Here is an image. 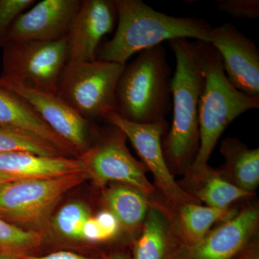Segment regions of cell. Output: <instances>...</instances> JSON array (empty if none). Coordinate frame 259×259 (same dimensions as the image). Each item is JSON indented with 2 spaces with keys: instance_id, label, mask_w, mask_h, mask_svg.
I'll list each match as a JSON object with an SVG mask.
<instances>
[{
  "instance_id": "1",
  "label": "cell",
  "mask_w": 259,
  "mask_h": 259,
  "mask_svg": "<svg viewBox=\"0 0 259 259\" xmlns=\"http://www.w3.org/2000/svg\"><path fill=\"white\" fill-rule=\"evenodd\" d=\"M168 42L176 59V70L171 81L173 121L162 139V149L171 173L185 174L199 149V103L205 83L207 42L180 37Z\"/></svg>"
},
{
  "instance_id": "2",
  "label": "cell",
  "mask_w": 259,
  "mask_h": 259,
  "mask_svg": "<svg viewBox=\"0 0 259 259\" xmlns=\"http://www.w3.org/2000/svg\"><path fill=\"white\" fill-rule=\"evenodd\" d=\"M117 29L113 37L100 44L97 59L121 65L136 53L175 38L210 42L212 27L204 19L175 17L160 13L142 0H114Z\"/></svg>"
},
{
  "instance_id": "3",
  "label": "cell",
  "mask_w": 259,
  "mask_h": 259,
  "mask_svg": "<svg viewBox=\"0 0 259 259\" xmlns=\"http://www.w3.org/2000/svg\"><path fill=\"white\" fill-rule=\"evenodd\" d=\"M171 68L162 45L139 52L125 65L115 90L116 113L138 124L165 120L172 107Z\"/></svg>"
},
{
  "instance_id": "4",
  "label": "cell",
  "mask_w": 259,
  "mask_h": 259,
  "mask_svg": "<svg viewBox=\"0 0 259 259\" xmlns=\"http://www.w3.org/2000/svg\"><path fill=\"white\" fill-rule=\"evenodd\" d=\"M205 83L199 103V149L185 172L190 178L205 171L218 140L238 116L259 107V97H249L237 90L227 78L222 59L209 42L204 50Z\"/></svg>"
},
{
  "instance_id": "5",
  "label": "cell",
  "mask_w": 259,
  "mask_h": 259,
  "mask_svg": "<svg viewBox=\"0 0 259 259\" xmlns=\"http://www.w3.org/2000/svg\"><path fill=\"white\" fill-rule=\"evenodd\" d=\"M90 180L86 171L50 179H23L0 185V218L28 231H44L68 192Z\"/></svg>"
},
{
  "instance_id": "6",
  "label": "cell",
  "mask_w": 259,
  "mask_h": 259,
  "mask_svg": "<svg viewBox=\"0 0 259 259\" xmlns=\"http://www.w3.org/2000/svg\"><path fill=\"white\" fill-rule=\"evenodd\" d=\"M125 65L102 60L67 62L56 95L83 118L105 119L115 112V90Z\"/></svg>"
},
{
  "instance_id": "7",
  "label": "cell",
  "mask_w": 259,
  "mask_h": 259,
  "mask_svg": "<svg viewBox=\"0 0 259 259\" xmlns=\"http://www.w3.org/2000/svg\"><path fill=\"white\" fill-rule=\"evenodd\" d=\"M68 36L54 41H10L3 46L0 81L56 93L68 62Z\"/></svg>"
},
{
  "instance_id": "8",
  "label": "cell",
  "mask_w": 259,
  "mask_h": 259,
  "mask_svg": "<svg viewBox=\"0 0 259 259\" xmlns=\"http://www.w3.org/2000/svg\"><path fill=\"white\" fill-rule=\"evenodd\" d=\"M111 125L109 133L79 156L89 179L100 188L110 183L123 184L155 199L157 190L146 177L147 168L130 152L125 134Z\"/></svg>"
},
{
  "instance_id": "9",
  "label": "cell",
  "mask_w": 259,
  "mask_h": 259,
  "mask_svg": "<svg viewBox=\"0 0 259 259\" xmlns=\"http://www.w3.org/2000/svg\"><path fill=\"white\" fill-rule=\"evenodd\" d=\"M105 119L120 129L131 141L141 162L152 173L156 190L163 195V202L168 208L175 209L185 204H200L177 183L167 165L162 149V139L169 129L166 120L154 124H138L125 120L116 112H110Z\"/></svg>"
},
{
  "instance_id": "10",
  "label": "cell",
  "mask_w": 259,
  "mask_h": 259,
  "mask_svg": "<svg viewBox=\"0 0 259 259\" xmlns=\"http://www.w3.org/2000/svg\"><path fill=\"white\" fill-rule=\"evenodd\" d=\"M258 224V204L248 206L214 227L198 243L179 245L169 259H233L256 237Z\"/></svg>"
},
{
  "instance_id": "11",
  "label": "cell",
  "mask_w": 259,
  "mask_h": 259,
  "mask_svg": "<svg viewBox=\"0 0 259 259\" xmlns=\"http://www.w3.org/2000/svg\"><path fill=\"white\" fill-rule=\"evenodd\" d=\"M0 88L22 97L59 137L79 156L90 146L91 121L81 117L56 93L30 88L23 83L0 81Z\"/></svg>"
},
{
  "instance_id": "12",
  "label": "cell",
  "mask_w": 259,
  "mask_h": 259,
  "mask_svg": "<svg viewBox=\"0 0 259 259\" xmlns=\"http://www.w3.org/2000/svg\"><path fill=\"white\" fill-rule=\"evenodd\" d=\"M209 44L222 59L227 78L249 97H259V50L236 25L225 23L212 28Z\"/></svg>"
},
{
  "instance_id": "13",
  "label": "cell",
  "mask_w": 259,
  "mask_h": 259,
  "mask_svg": "<svg viewBox=\"0 0 259 259\" xmlns=\"http://www.w3.org/2000/svg\"><path fill=\"white\" fill-rule=\"evenodd\" d=\"M117 24L114 0H83L71 20L68 39V62L97 59L102 39Z\"/></svg>"
},
{
  "instance_id": "14",
  "label": "cell",
  "mask_w": 259,
  "mask_h": 259,
  "mask_svg": "<svg viewBox=\"0 0 259 259\" xmlns=\"http://www.w3.org/2000/svg\"><path fill=\"white\" fill-rule=\"evenodd\" d=\"M80 0H42L24 12L5 37L10 41H54L67 36Z\"/></svg>"
},
{
  "instance_id": "15",
  "label": "cell",
  "mask_w": 259,
  "mask_h": 259,
  "mask_svg": "<svg viewBox=\"0 0 259 259\" xmlns=\"http://www.w3.org/2000/svg\"><path fill=\"white\" fill-rule=\"evenodd\" d=\"M180 244L168 207L152 199L141 235L133 242L131 259H169Z\"/></svg>"
},
{
  "instance_id": "16",
  "label": "cell",
  "mask_w": 259,
  "mask_h": 259,
  "mask_svg": "<svg viewBox=\"0 0 259 259\" xmlns=\"http://www.w3.org/2000/svg\"><path fill=\"white\" fill-rule=\"evenodd\" d=\"M0 127L29 133L51 143L69 157L79 156L77 151L59 137L28 102L3 88H0Z\"/></svg>"
},
{
  "instance_id": "17",
  "label": "cell",
  "mask_w": 259,
  "mask_h": 259,
  "mask_svg": "<svg viewBox=\"0 0 259 259\" xmlns=\"http://www.w3.org/2000/svg\"><path fill=\"white\" fill-rule=\"evenodd\" d=\"M86 171L79 157L38 156L28 153H0V172L18 179H50Z\"/></svg>"
},
{
  "instance_id": "18",
  "label": "cell",
  "mask_w": 259,
  "mask_h": 259,
  "mask_svg": "<svg viewBox=\"0 0 259 259\" xmlns=\"http://www.w3.org/2000/svg\"><path fill=\"white\" fill-rule=\"evenodd\" d=\"M168 209L177 238L180 244L185 245L198 243L216 224L231 219L238 212L231 207L214 208L196 203Z\"/></svg>"
},
{
  "instance_id": "19",
  "label": "cell",
  "mask_w": 259,
  "mask_h": 259,
  "mask_svg": "<svg viewBox=\"0 0 259 259\" xmlns=\"http://www.w3.org/2000/svg\"><path fill=\"white\" fill-rule=\"evenodd\" d=\"M151 201L141 191L123 184H109L102 193L104 209L111 213L121 228L129 233L142 228Z\"/></svg>"
},
{
  "instance_id": "20",
  "label": "cell",
  "mask_w": 259,
  "mask_h": 259,
  "mask_svg": "<svg viewBox=\"0 0 259 259\" xmlns=\"http://www.w3.org/2000/svg\"><path fill=\"white\" fill-rule=\"evenodd\" d=\"M225 158L222 171L238 188L255 194L259 185V148H250L236 137L223 139L220 148Z\"/></svg>"
},
{
  "instance_id": "21",
  "label": "cell",
  "mask_w": 259,
  "mask_h": 259,
  "mask_svg": "<svg viewBox=\"0 0 259 259\" xmlns=\"http://www.w3.org/2000/svg\"><path fill=\"white\" fill-rule=\"evenodd\" d=\"M182 188L199 202L214 208H228L241 199L250 198L255 194L238 188L229 182L221 170L208 166L205 171L185 179Z\"/></svg>"
},
{
  "instance_id": "22",
  "label": "cell",
  "mask_w": 259,
  "mask_h": 259,
  "mask_svg": "<svg viewBox=\"0 0 259 259\" xmlns=\"http://www.w3.org/2000/svg\"><path fill=\"white\" fill-rule=\"evenodd\" d=\"M44 239V231L24 230L0 218V255H35Z\"/></svg>"
},
{
  "instance_id": "23",
  "label": "cell",
  "mask_w": 259,
  "mask_h": 259,
  "mask_svg": "<svg viewBox=\"0 0 259 259\" xmlns=\"http://www.w3.org/2000/svg\"><path fill=\"white\" fill-rule=\"evenodd\" d=\"M91 209L81 201L61 207L53 219V228L61 239L70 243H83V231L92 217Z\"/></svg>"
},
{
  "instance_id": "24",
  "label": "cell",
  "mask_w": 259,
  "mask_h": 259,
  "mask_svg": "<svg viewBox=\"0 0 259 259\" xmlns=\"http://www.w3.org/2000/svg\"><path fill=\"white\" fill-rule=\"evenodd\" d=\"M28 153L47 157L67 156L41 138L18 130L0 127V153Z\"/></svg>"
},
{
  "instance_id": "25",
  "label": "cell",
  "mask_w": 259,
  "mask_h": 259,
  "mask_svg": "<svg viewBox=\"0 0 259 259\" xmlns=\"http://www.w3.org/2000/svg\"><path fill=\"white\" fill-rule=\"evenodd\" d=\"M122 229L117 219L104 209L97 215L92 216L83 231V243L99 244L115 239Z\"/></svg>"
},
{
  "instance_id": "26",
  "label": "cell",
  "mask_w": 259,
  "mask_h": 259,
  "mask_svg": "<svg viewBox=\"0 0 259 259\" xmlns=\"http://www.w3.org/2000/svg\"><path fill=\"white\" fill-rule=\"evenodd\" d=\"M35 0H0V47L15 20L35 4Z\"/></svg>"
},
{
  "instance_id": "27",
  "label": "cell",
  "mask_w": 259,
  "mask_h": 259,
  "mask_svg": "<svg viewBox=\"0 0 259 259\" xmlns=\"http://www.w3.org/2000/svg\"><path fill=\"white\" fill-rule=\"evenodd\" d=\"M217 10L234 18L257 20L259 18L258 0H217Z\"/></svg>"
},
{
  "instance_id": "28",
  "label": "cell",
  "mask_w": 259,
  "mask_h": 259,
  "mask_svg": "<svg viewBox=\"0 0 259 259\" xmlns=\"http://www.w3.org/2000/svg\"><path fill=\"white\" fill-rule=\"evenodd\" d=\"M18 257L21 259H102L101 252L98 255H88L66 250H58L46 255H23Z\"/></svg>"
},
{
  "instance_id": "29",
  "label": "cell",
  "mask_w": 259,
  "mask_h": 259,
  "mask_svg": "<svg viewBox=\"0 0 259 259\" xmlns=\"http://www.w3.org/2000/svg\"><path fill=\"white\" fill-rule=\"evenodd\" d=\"M233 259H259V245L256 237Z\"/></svg>"
},
{
  "instance_id": "30",
  "label": "cell",
  "mask_w": 259,
  "mask_h": 259,
  "mask_svg": "<svg viewBox=\"0 0 259 259\" xmlns=\"http://www.w3.org/2000/svg\"><path fill=\"white\" fill-rule=\"evenodd\" d=\"M101 255L102 259H131V252L124 248L101 252Z\"/></svg>"
},
{
  "instance_id": "31",
  "label": "cell",
  "mask_w": 259,
  "mask_h": 259,
  "mask_svg": "<svg viewBox=\"0 0 259 259\" xmlns=\"http://www.w3.org/2000/svg\"><path fill=\"white\" fill-rule=\"evenodd\" d=\"M21 180V179L17 178V177L10 176V175H5V174L0 172V185L7 182H12V181Z\"/></svg>"
},
{
  "instance_id": "32",
  "label": "cell",
  "mask_w": 259,
  "mask_h": 259,
  "mask_svg": "<svg viewBox=\"0 0 259 259\" xmlns=\"http://www.w3.org/2000/svg\"><path fill=\"white\" fill-rule=\"evenodd\" d=\"M0 259H21L18 256H9V255H0Z\"/></svg>"
}]
</instances>
